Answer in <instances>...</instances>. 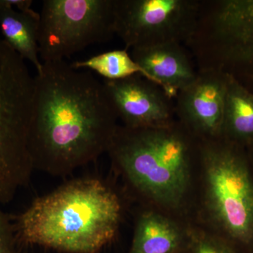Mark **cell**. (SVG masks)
<instances>
[{"label": "cell", "mask_w": 253, "mask_h": 253, "mask_svg": "<svg viewBox=\"0 0 253 253\" xmlns=\"http://www.w3.org/2000/svg\"><path fill=\"white\" fill-rule=\"evenodd\" d=\"M183 253H189V249H188V251H185V252Z\"/></svg>", "instance_id": "cell-19"}, {"label": "cell", "mask_w": 253, "mask_h": 253, "mask_svg": "<svg viewBox=\"0 0 253 253\" xmlns=\"http://www.w3.org/2000/svg\"><path fill=\"white\" fill-rule=\"evenodd\" d=\"M131 56L172 99L197 77L192 59L179 43L132 48Z\"/></svg>", "instance_id": "cell-11"}, {"label": "cell", "mask_w": 253, "mask_h": 253, "mask_svg": "<svg viewBox=\"0 0 253 253\" xmlns=\"http://www.w3.org/2000/svg\"><path fill=\"white\" fill-rule=\"evenodd\" d=\"M40 15L43 63L63 61L114 34V0H45Z\"/></svg>", "instance_id": "cell-7"}, {"label": "cell", "mask_w": 253, "mask_h": 253, "mask_svg": "<svg viewBox=\"0 0 253 253\" xmlns=\"http://www.w3.org/2000/svg\"><path fill=\"white\" fill-rule=\"evenodd\" d=\"M18 244L14 224L0 208V253H22Z\"/></svg>", "instance_id": "cell-17"}, {"label": "cell", "mask_w": 253, "mask_h": 253, "mask_svg": "<svg viewBox=\"0 0 253 253\" xmlns=\"http://www.w3.org/2000/svg\"><path fill=\"white\" fill-rule=\"evenodd\" d=\"M105 91L116 116L126 127H164L175 122L171 98L161 86L142 76L104 80Z\"/></svg>", "instance_id": "cell-9"}, {"label": "cell", "mask_w": 253, "mask_h": 253, "mask_svg": "<svg viewBox=\"0 0 253 253\" xmlns=\"http://www.w3.org/2000/svg\"><path fill=\"white\" fill-rule=\"evenodd\" d=\"M122 213L117 193L100 178L87 176L37 198L14 226L18 244L97 253L117 235Z\"/></svg>", "instance_id": "cell-2"}, {"label": "cell", "mask_w": 253, "mask_h": 253, "mask_svg": "<svg viewBox=\"0 0 253 253\" xmlns=\"http://www.w3.org/2000/svg\"><path fill=\"white\" fill-rule=\"evenodd\" d=\"M34 89L25 60L0 40V205L11 201L35 169L28 149Z\"/></svg>", "instance_id": "cell-5"}, {"label": "cell", "mask_w": 253, "mask_h": 253, "mask_svg": "<svg viewBox=\"0 0 253 253\" xmlns=\"http://www.w3.org/2000/svg\"><path fill=\"white\" fill-rule=\"evenodd\" d=\"M204 69L253 81V0H209L194 35Z\"/></svg>", "instance_id": "cell-6"}, {"label": "cell", "mask_w": 253, "mask_h": 253, "mask_svg": "<svg viewBox=\"0 0 253 253\" xmlns=\"http://www.w3.org/2000/svg\"><path fill=\"white\" fill-rule=\"evenodd\" d=\"M33 1L31 0H0V6L11 8V9L31 15L36 17H40L41 15L32 9Z\"/></svg>", "instance_id": "cell-18"}, {"label": "cell", "mask_w": 253, "mask_h": 253, "mask_svg": "<svg viewBox=\"0 0 253 253\" xmlns=\"http://www.w3.org/2000/svg\"><path fill=\"white\" fill-rule=\"evenodd\" d=\"M241 146L201 141L206 203L221 237L241 253L253 251V179Z\"/></svg>", "instance_id": "cell-4"}, {"label": "cell", "mask_w": 253, "mask_h": 253, "mask_svg": "<svg viewBox=\"0 0 253 253\" xmlns=\"http://www.w3.org/2000/svg\"><path fill=\"white\" fill-rule=\"evenodd\" d=\"M187 235L189 253H241L221 236L196 230L189 231Z\"/></svg>", "instance_id": "cell-16"}, {"label": "cell", "mask_w": 253, "mask_h": 253, "mask_svg": "<svg viewBox=\"0 0 253 253\" xmlns=\"http://www.w3.org/2000/svg\"><path fill=\"white\" fill-rule=\"evenodd\" d=\"M221 138L240 146L253 144V94L228 74Z\"/></svg>", "instance_id": "cell-13"}, {"label": "cell", "mask_w": 253, "mask_h": 253, "mask_svg": "<svg viewBox=\"0 0 253 253\" xmlns=\"http://www.w3.org/2000/svg\"><path fill=\"white\" fill-rule=\"evenodd\" d=\"M253 253V251H250V252H248V253Z\"/></svg>", "instance_id": "cell-20"}, {"label": "cell", "mask_w": 253, "mask_h": 253, "mask_svg": "<svg viewBox=\"0 0 253 253\" xmlns=\"http://www.w3.org/2000/svg\"><path fill=\"white\" fill-rule=\"evenodd\" d=\"M188 249L187 233L172 219L151 211L138 217L129 253H183Z\"/></svg>", "instance_id": "cell-12"}, {"label": "cell", "mask_w": 253, "mask_h": 253, "mask_svg": "<svg viewBox=\"0 0 253 253\" xmlns=\"http://www.w3.org/2000/svg\"><path fill=\"white\" fill-rule=\"evenodd\" d=\"M200 0H114V33L128 48L187 42Z\"/></svg>", "instance_id": "cell-8"}, {"label": "cell", "mask_w": 253, "mask_h": 253, "mask_svg": "<svg viewBox=\"0 0 253 253\" xmlns=\"http://www.w3.org/2000/svg\"><path fill=\"white\" fill-rule=\"evenodd\" d=\"M253 145V144H252Z\"/></svg>", "instance_id": "cell-21"}, {"label": "cell", "mask_w": 253, "mask_h": 253, "mask_svg": "<svg viewBox=\"0 0 253 253\" xmlns=\"http://www.w3.org/2000/svg\"><path fill=\"white\" fill-rule=\"evenodd\" d=\"M126 50L107 51L83 61H75L71 66L76 69L94 71L108 81L141 76L156 83L146 71L132 59Z\"/></svg>", "instance_id": "cell-15"}, {"label": "cell", "mask_w": 253, "mask_h": 253, "mask_svg": "<svg viewBox=\"0 0 253 253\" xmlns=\"http://www.w3.org/2000/svg\"><path fill=\"white\" fill-rule=\"evenodd\" d=\"M175 121L164 127L118 126L107 152L129 186L168 208L180 206L189 189L191 161L201 141Z\"/></svg>", "instance_id": "cell-3"}, {"label": "cell", "mask_w": 253, "mask_h": 253, "mask_svg": "<svg viewBox=\"0 0 253 253\" xmlns=\"http://www.w3.org/2000/svg\"><path fill=\"white\" fill-rule=\"evenodd\" d=\"M39 21L40 17L0 6V31L4 41L23 59L29 61L37 72L42 66L38 46Z\"/></svg>", "instance_id": "cell-14"}, {"label": "cell", "mask_w": 253, "mask_h": 253, "mask_svg": "<svg viewBox=\"0 0 253 253\" xmlns=\"http://www.w3.org/2000/svg\"><path fill=\"white\" fill-rule=\"evenodd\" d=\"M28 149L35 169L63 176L107 152L118 118L104 84L63 61L34 77Z\"/></svg>", "instance_id": "cell-1"}, {"label": "cell", "mask_w": 253, "mask_h": 253, "mask_svg": "<svg viewBox=\"0 0 253 253\" xmlns=\"http://www.w3.org/2000/svg\"><path fill=\"white\" fill-rule=\"evenodd\" d=\"M226 85V73L198 70L195 81L176 95L178 121L200 140L221 138Z\"/></svg>", "instance_id": "cell-10"}]
</instances>
